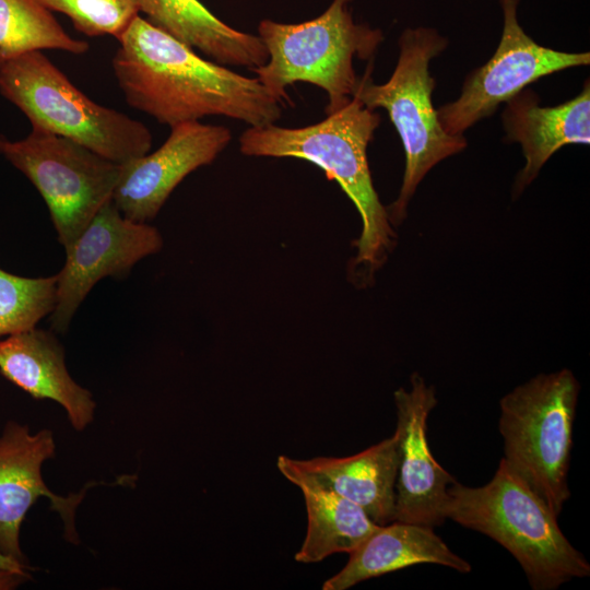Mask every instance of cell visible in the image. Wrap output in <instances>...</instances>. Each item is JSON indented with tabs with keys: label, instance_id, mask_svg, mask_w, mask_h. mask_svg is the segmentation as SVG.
I'll return each mask as SVG.
<instances>
[{
	"label": "cell",
	"instance_id": "obj_1",
	"mask_svg": "<svg viewBox=\"0 0 590 590\" xmlns=\"http://www.w3.org/2000/svg\"><path fill=\"white\" fill-rule=\"evenodd\" d=\"M118 42L113 70L126 102L160 123L214 115L262 127L282 115L283 103L257 78L200 57L140 14Z\"/></svg>",
	"mask_w": 590,
	"mask_h": 590
},
{
	"label": "cell",
	"instance_id": "obj_2",
	"mask_svg": "<svg viewBox=\"0 0 590 590\" xmlns=\"http://www.w3.org/2000/svg\"><path fill=\"white\" fill-rule=\"evenodd\" d=\"M379 122V114L354 96L345 107L320 122L302 128L274 123L249 127L239 137V149L245 155L303 158L341 186L363 223L354 244L355 264L364 266L369 274L386 260L396 238L387 210L374 188L367 160V146Z\"/></svg>",
	"mask_w": 590,
	"mask_h": 590
},
{
	"label": "cell",
	"instance_id": "obj_3",
	"mask_svg": "<svg viewBox=\"0 0 590 590\" xmlns=\"http://www.w3.org/2000/svg\"><path fill=\"white\" fill-rule=\"evenodd\" d=\"M444 515L504 546L533 590H554L590 575L588 560L565 536L557 517L503 458L485 485H449Z\"/></svg>",
	"mask_w": 590,
	"mask_h": 590
},
{
	"label": "cell",
	"instance_id": "obj_4",
	"mask_svg": "<svg viewBox=\"0 0 590 590\" xmlns=\"http://www.w3.org/2000/svg\"><path fill=\"white\" fill-rule=\"evenodd\" d=\"M352 2L333 0L319 16L302 23L259 22L258 36L268 61L251 71L273 97L283 103L288 99V86L306 82L327 93V115L352 101L361 80L354 58L374 57L384 40L379 28L354 21Z\"/></svg>",
	"mask_w": 590,
	"mask_h": 590
},
{
	"label": "cell",
	"instance_id": "obj_5",
	"mask_svg": "<svg viewBox=\"0 0 590 590\" xmlns=\"http://www.w3.org/2000/svg\"><path fill=\"white\" fill-rule=\"evenodd\" d=\"M0 93L32 128L70 139L117 164L151 150L152 134L142 122L88 98L42 50L0 61Z\"/></svg>",
	"mask_w": 590,
	"mask_h": 590
},
{
	"label": "cell",
	"instance_id": "obj_6",
	"mask_svg": "<svg viewBox=\"0 0 590 590\" xmlns=\"http://www.w3.org/2000/svg\"><path fill=\"white\" fill-rule=\"evenodd\" d=\"M447 38L429 27L406 28L399 38L400 55L390 79L375 84L370 69L361 78L355 97L370 109L384 108L397 129L405 153V169L397 200L386 208L398 225L424 176L439 162L467 146L463 135L441 127L433 106L435 81L429 62L447 46Z\"/></svg>",
	"mask_w": 590,
	"mask_h": 590
},
{
	"label": "cell",
	"instance_id": "obj_7",
	"mask_svg": "<svg viewBox=\"0 0 590 590\" xmlns=\"http://www.w3.org/2000/svg\"><path fill=\"white\" fill-rule=\"evenodd\" d=\"M579 390L571 370L564 368L531 378L499 402L503 459L557 518L570 498L568 472Z\"/></svg>",
	"mask_w": 590,
	"mask_h": 590
},
{
	"label": "cell",
	"instance_id": "obj_8",
	"mask_svg": "<svg viewBox=\"0 0 590 590\" xmlns=\"http://www.w3.org/2000/svg\"><path fill=\"white\" fill-rule=\"evenodd\" d=\"M1 154L43 197L63 248L113 199L121 170L88 148L36 128L19 141L8 140Z\"/></svg>",
	"mask_w": 590,
	"mask_h": 590
},
{
	"label": "cell",
	"instance_id": "obj_9",
	"mask_svg": "<svg viewBox=\"0 0 590 590\" xmlns=\"http://www.w3.org/2000/svg\"><path fill=\"white\" fill-rule=\"evenodd\" d=\"M503 32L492 58L464 80L460 96L437 109L441 127L451 135L493 115L527 85L554 72L588 66L590 54L565 52L539 45L518 20L520 0H498Z\"/></svg>",
	"mask_w": 590,
	"mask_h": 590
},
{
	"label": "cell",
	"instance_id": "obj_10",
	"mask_svg": "<svg viewBox=\"0 0 590 590\" xmlns=\"http://www.w3.org/2000/svg\"><path fill=\"white\" fill-rule=\"evenodd\" d=\"M163 247L160 232L126 217L113 199L64 248L66 261L56 274V305L50 315L55 332L64 333L94 285L104 278L125 279L141 259Z\"/></svg>",
	"mask_w": 590,
	"mask_h": 590
},
{
	"label": "cell",
	"instance_id": "obj_11",
	"mask_svg": "<svg viewBox=\"0 0 590 590\" xmlns=\"http://www.w3.org/2000/svg\"><path fill=\"white\" fill-rule=\"evenodd\" d=\"M56 444L50 429L31 434L27 425L8 421L0 434V555L14 566L30 569L20 545V532L27 511L39 497L50 500L64 527L68 542H80L75 510L86 487L67 497L52 493L42 476L44 462L54 458Z\"/></svg>",
	"mask_w": 590,
	"mask_h": 590
},
{
	"label": "cell",
	"instance_id": "obj_12",
	"mask_svg": "<svg viewBox=\"0 0 590 590\" xmlns=\"http://www.w3.org/2000/svg\"><path fill=\"white\" fill-rule=\"evenodd\" d=\"M232 139L224 126L186 121L170 127L153 153L120 164L113 201L128 219H155L177 185L194 169L212 163Z\"/></svg>",
	"mask_w": 590,
	"mask_h": 590
},
{
	"label": "cell",
	"instance_id": "obj_13",
	"mask_svg": "<svg viewBox=\"0 0 590 590\" xmlns=\"http://www.w3.org/2000/svg\"><path fill=\"white\" fill-rule=\"evenodd\" d=\"M411 389L394 391L399 465L396 481L394 520L438 527L446 517L447 489L456 479L433 457L427 440V420L437 405L435 390L414 373Z\"/></svg>",
	"mask_w": 590,
	"mask_h": 590
},
{
	"label": "cell",
	"instance_id": "obj_14",
	"mask_svg": "<svg viewBox=\"0 0 590 590\" xmlns=\"http://www.w3.org/2000/svg\"><path fill=\"white\" fill-rule=\"evenodd\" d=\"M0 374L34 399L59 403L75 430L93 422V396L69 374L64 349L52 331L34 328L0 338Z\"/></svg>",
	"mask_w": 590,
	"mask_h": 590
},
{
	"label": "cell",
	"instance_id": "obj_15",
	"mask_svg": "<svg viewBox=\"0 0 590 590\" xmlns=\"http://www.w3.org/2000/svg\"><path fill=\"white\" fill-rule=\"evenodd\" d=\"M502 117L507 139L521 144L526 158L515 185L521 191L560 148L590 143L589 81L576 97L552 107H541L538 95L524 88L506 102Z\"/></svg>",
	"mask_w": 590,
	"mask_h": 590
},
{
	"label": "cell",
	"instance_id": "obj_16",
	"mask_svg": "<svg viewBox=\"0 0 590 590\" xmlns=\"http://www.w3.org/2000/svg\"><path fill=\"white\" fill-rule=\"evenodd\" d=\"M297 470L358 505L377 524L394 520L399 434L350 457H287Z\"/></svg>",
	"mask_w": 590,
	"mask_h": 590
},
{
	"label": "cell",
	"instance_id": "obj_17",
	"mask_svg": "<svg viewBox=\"0 0 590 590\" xmlns=\"http://www.w3.org/2000/svg\"><path fill=\"white\" fill-rule=\"evenodd\" d=\"M350 554L346 565L322 590H346L375 577L417 564H436L467 574L471 565L453 553L433 527L391 521L379 526Z\"/></svg>",
	"mask_w": 590,
	"mask_h": 590
},
{
	"label": "cell",
	"instance_id": "obj_18",
	"mask_svg": "<svg viewBox=\"0 0 590 590\" xmlns=\"http://www.w3.org/2000/svg\"><path fill=\"white\" fill-rule=\"evenodd\" d=\"M146 20L223 66L253 69L268 61L258 35L237 31L199 0H137Z\"/></svg>",
	"mask_w": 590,
	"mask_h": 590
},
{
	"label": "cell",
	"instance_id": "obj_19",
	"mask_svg": "<svg viewBox=\"0 0 590 590\" xmlns=\"http://www.w3.org/2000/svg\"><path fill=\"white\" fill-rule=\"evenodd\" d=\"M276 467L300 489L306 504L307 532L296 562L318 563L334 553H351L379 528L358 505L295 469L286 456L278 458Z\"/></svg>",
	"mask_w": 590,
	"mask_h": 590
},
{
	"label": "cell",
	"instance_id": "obj_20",
	"mask_svg": "<svg viewBox=\"0 0 590 590\" xmlns=\"http://www.w3.org/2000/svg\"><path fill=\"white\" fill-rule=\"evenodd\" d=\"M90 45L70 36L36 0H0V61L28 50L84 54Z\"/></svg>",
	"mask_w": 590,
	"mask_h": 590
},
{
	"label": "cell",
	"instance_id": "obj_21",
	"mask_svg": "<svg viewBox=\"0 0 590 590\" xmlns=\"http://www.w3.org/2000/svg\"><path fill=\"white\" fill-rule=\"evenodd\" d=\"M56 275L20 276L0 268V338L28 331L56 305Z\"/></svg>",
	"mask_w": 590,
	"mask_h": 590
},
{
	"label": "cell",
	"instance_id": "obj_22",
	"mask_svg": "<svg viewBox=\"0 0 590 590\" xmlns=\"http://www.w3.org/2000/svg\"><path fill=\"white\" fill-rule=\"evenodd\" d=\"M47 10L67 15L86 36L111 35L117 40L140 14L137 0H36Z\"/></svg>",
	"mask_w": 590,
	"mask_h": 590
},
{
	"label": "cell",
	"instance_id": "obj_23",
	"mask_svg": "<svg viewBox=\"0 0 590 590\" xmlns=\"http://www.w3.org/2000/svg\"><path fill=\"white\" fill-rule=\"evenodd\" d=\"M31 578L28 570L17 569L0 555V590H13Z\"/></svg>",
	"mask_w": 590,
	"mask_h": 590
},
{
	"label": "cell",
	"instance_id": "obj_24",
	"mask_svg": "<svg viewBox=\"0 0 590 590\" xmlns=\"http://www.w3.org/2000/svg\"><path fill=\"white\" fill-rule=\"evenodd\" d=\"M7 141H8V139L3 134H0V154L2 152V148H3L4 143Z\"/></svg>",
	"mask_w": 590,
	"mask_h": 590
}]
</instances>
